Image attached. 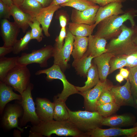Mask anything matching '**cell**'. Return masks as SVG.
<instances>
[{"mask_svg": "<svg viewBox=\"0 0 137 137\" xmlns=\"http://www.w3.org/2000/svg\"><path fill=\"white\" fill-rule=\"evenodd\" d=\"M66 34L65 27L61 28L59 36L55 40L56 43L54 47L55 49L59 50L63 47Z\"/></svg>", "mask_w": 137, "mask_h": 137, "instance_id": "38", "label": "cell"}, {"mask_svg": "<svg viewBox=\"0 0 137 137\" xmlns=\"http://www.w3.org/2000/svg\"><path fill=\"white\" fill-rule=\"evenodd\" d=\"M129 74L128 79L131 84V90L135 102L137 99V66L129 68Z\"/></svg>", "mask_w": 137, "mask_h": 137, "instance_id": "36", "label": "cell"}, {"mask_svg": "<svg viewBox=\"0 0 137 137\" xmlns=\"http://www.w3.org/2000/svg\"><path fill=\"white\" fill-rule=\"evenodd\" d=\"M39 2L43 7H47L50 5L53 0H36Z\"/></svg>", "mask_w": 137, "mask_h": 137, "instance_id": "46", "label": "cell"}, {"mask_svg": "<svg viewBox=\"0 0 137 137\" xmlns=\"http://www.w3.org/2000/svg\"><path fill=\"white\" fill-rule=\"evenodd\" d=\"M137 15V9H128L123 14L114 15L101 21L98 25L97 30L94 35L106 40L116 37L120 33L121 28L127 20L131 23L132 27L135 25L134 18Z\"/></svg>", "mask_w": 137, "mask_h": 137, "instance_id": "2", "label": "cell"}, {"mask_svg": "<svg viewBox=\"0 0 137 137\" xmlns=\"http://www.w3.org/2000/svg\"><path fill=\"white\" fill-rule=\"evenodd\" d=\"M70 1V0H53L50 5H60L62 4L68 2Z\"/></svg>", "mask_w": 137, "mask_h": 137, "instance_id": "47", "label": "cell"}, {"mask_svg": "<svg viewBox=\"0 0 137 137\" xmlns=\"http://www.w3.org/2000/svg\"><path fill=\"white\" fill-rule=\"evenodd\" d=\"M36 112L40 121L54 119V104L45 98L37 97L35 100Z\"/></svg>", "mask_w": 137, "mask_h": 137, "instance_id": "16", "label": "cell"}, {"mask_svg": "<svg viewBox=\"0 0 137 137\" xmlns=\"http://www.w3.org/2000/svg\"><path fill=\"white\" fill-rule=\"evenodd\" d=\"M114 56L111 53L106 52L94 58V63L97 67L100 81L101 82L107 80L110 68V61Z\"/></svg>", "mask_w": 137, "mask_h": 137, "instance_id": "20", "label": "cell"}, {"mask_svg": "<svg viewBox=\"0 0 137 137\" xmlns=\"http://www.w3.org/2000/svg\"><path fill=\"white\" fill-rule=\"evenodd\" d=\"M110 90L114 98L115 103L120 107H134L135 105H136L132 93L131 84L128 79L123 85L113 86Z\"/></svg>", "mask_w": 137, "mask_h": 137, "instance_id": "12", "label": "cell"}, {"mask_svg": "<svg viewBox=\"0 0 137 137\" xmlns=\"http://www.w3.org/2000/svg\"><path fill=\"white\" fill-rule=\"evenodd\" d=\"M20 28L14 22L7 19H2L1 22L0 33L6 47H12L18 40L17 38Z\"/></svg>", "mask_w": 137, "mask_h": 137, "instance_id": "14", "label": "cell"}, {"mask_svg": "<svg viewBox=\"0 0 137 137\" xmlns=\"http://www.w3.org/2000/svg\"><path fill=\"white\" fill-rule=\"evenodd\" d=\"M87 37L74 36L73 49L71 55L74 60L82 58L86 52L88 45Z\"/></svg>", "mask_w": 137, "mask_h": 137, "instance_id": "24", "label": "cell"}, {"mask_svg": "<svg viewBox=\"0 0 137 137\" xmlns=\"http://www.w3.org/2000/svg\"><path fill=\"white\" fill-rule=\"evenodd\" d=\"M87 80L85 82L84 85L82 87L75 86L79 91L83 92L89 90L96 85L100 81L97 67L94 63L89 70L87 76Z\"/></svg>", "mask_w": 137, "mask_h": 137, "instance_id": "27", "label": "cell"}, {"mask_svg": "<svg viewBox=\"0 0 137 137\" xmlns=\"http://www.w3.org/2000/svg\"><path fill=\"white\" fill-rule=\"evenodd\" d=\"M9 7L5 4L1 0H0V18L1 19H10L11 16Z\"/></svg>", "mask_w": 137, "mask_h": 137, "instance_id": "39", "label": "cell"}, {"mask_svg": "<svg viewBox=\"0 0 137 137\" xmlns=\"http://www.w3.org/2000/svg\"><path fill=\"white\" fill-rule=\"evenodd\" d=\"M135 102H136V106H137V99L136 100ZM134 127L137 126V122L134 124Z\"/></svg>", "mask_w": 137, "mask_h": 137, "instance_id": "51", "label": "cell"}, {"mask_svg": "<svg viewBox=\"0 0 137 137\" xmlns=\"http://www.w3.org/2000/svg\"><path fill=\"white\" fill-rule=\"evenodd\" d=\"M121 31L117 37L111 39L106 46L107 52L114 56L128 55L137 51L132 39L133 28L123 24Z\"/></svg>", "mask_w": 137, "mask_h": 137, "instance_id": "3", "label": "cell"}, {"mask_svg": "<svg viewBox=\"0 0 137 137\" xmlns=\"http://www.w3.org/2000/svg\"><path fill=\"white\" fill-rule=\"evenodd\" d=\"M54 52V47L48 45L39 49L33 50L29 53H22L17 60L18 65L27 66L32 63L38 64L41 67L47 65V61L53 57Z\"/></svg>", "mask_w": 137, "mask_h": 137, "instance_id": "8", "label": "cell"}, {"mask_svg": "<svg viewBox=\"0 0 137 137\" xmlns=\"http://www.w3.org/2000/svg\"><path fill=\"white\" fill-rule=\"evenodd\" d=\"M74 36L69 31L62 48L59 50L54 49V64L59 65L62 71L65 70L68 67V62L73 49Z\"/></svg>", "mask_w": 137, "mask_h": 137, "instance_id": "11", "label": "cell"}, {"mask_svg": "<svg viewBox=\"0 0 137 137\" xmlns=\"http://www.w3.org/2000/svg\"><path fill=\"white\" fill-rule=\"evenodd\" d=\"M113 86L107 80L103 82L99 81L93 88L85 91H79L78 94L84 98L85 110L96 111L97 102L100 95L104 91L111 89Z\"/></svg>", "mask_w": 137, "mask_h": 137, "instance_id": "10", "label": "cell"}, {"mask_svg": "<svg viewBox=\"0 0 137 137\" xmlns=\"http://www.w3.org/2000/svg\"><path fill=\"white\" fill-rule=\"evenodd\" d=\"M31 40L30 30L27 31L24 36L19 40H17L12 46V53L18 55L21 52L28 48V44Z\"/></svg>", "mask_w": 137, "mask_h": 137, "instance_id": "31", "label": "cell"}, {"mask_svg": "<svg viewBox=\"0 0 137 137\" xmlns=\"http://www.w3.org/2000/svg\"><path fill=\"white\" fill-rule=\"evenodd\" d=\"M40 23L35 18L29 23V26L31 28L30 30L31 40L35 39L38 42L42 40L44 37L42 33L43 29L40 26Z\"/></svg>", "mask_w": 137, "mask_h": 137, "instance_id": "34", "label": "cell"}, {"mask_svg": "<svg viewBox=\"0 0 137 137\" xmlns=\"http://www.w3.org/2000/svg\"><path fill=\"white\" fill-rule=\"evenodd\" d=\"M14 4L19 7L24 0H12Z\"/></svg>", "mask_w": 137, "mask_h": 137, "instance_id": "50", "label": "cell"}, {"mask_svg": "<svg viewBox=\"0 0 137 137\" xmlns=\"http://www.w3.org/2000/svg\"><path fill=\"white\" fill-rule=\"evenodd\" d=\"M61 7L60 5H50L43 8L35 17L42 25L44 34L47 37L50 36L48 30L54 14Z\"/></svg>", "mask_w": 137, "mask_h": 137, "instance_id": "18", "label": "cell"}, {"mask_svg": "<svg viewBox=\"0 0 137 137\" xmlns=\"http://www.w3.org/2000/svg\"><path fill=\"white\" fill-rule=\"evenodd\" d=\"M33 85L30 83L27 89L21 95L22 98L20 102L22 107L23 113L20 119L19 126H25L30 122L32 125L38 124L40 121L36 113L35 103L31 94Z\"/></svg>", "mask_w": 137, "mask_h": 137, "instance_id": "7", "label": "cell"}, {"mask_svg": "<svg viewBox=\"0 0 137 137\" xmlns=\"http://www.w3.org/2000/svg\"><path fill=\"white\" fill-rule=\"evenodd\" d=\"M95 4H98L100 7H103L112 2H118L123 3L127 0H88Z\"/></svg>", "mask_w": 137, "mask_h": 137, "instance_id": "41", "label": "cell"}, {"mask_svg": "<svg viewBox=\"0 0 137 137\" xmlns=\"http://www.w3.org/2000/svg\"><path fill=\"white\" fill-rule=\"evenodd\" d=\"M126 67L132 68L137 66V51L126 55Z\"/></svg>", "mask_w": 137, "mask_h": 137, "instance_id": "40", "label": "cell"}, {"mask_svg": "<svg viewBox=\"0 0 137 137\" xmlns=\"http://www.w3.org/2000/svg\"><path fill=\"white\" fill-rule=\"evenodd\" d=\"M13 89L4 82L0 81V112L2 115L5 107L9 102L15 100H21L22 96L14 92Z\"/></svg>", "mask_w": 137, "mask_h": 137, "instance_id": "21", "label": "cell"}, {"mask_svg": "<svg viewBox=\"0 0 137 137\" xmlns=\"http://www.w3.org/2000/svg\"><path fill=\"white\" fill-rule=\"evenodd\" d=\"M3 113L2 123L5 129L9 130L16 128L22 132L24 131L23 129L19 126L18 122L19 118L21 117L23 113L20 102L8 105Z\"/></svg>", "mask_w": 137, "mask_h": 137, "instance_id": "9", "label": "cell"}, {"mask_svg": "<svg viewBox=\"0 0 137 137\" xmlns=\"http://www.w3.org/2000/svg\"><path fill=\"white\" fill-rule=\"evenodd\" d=\"M93 58L91 56H88L85 53L81 58L74 60L72 66L78 75L85 78L87 77L88 72L92 65V61Z\"/></svg>", "mask_w": 137, "mask_h": 137, "instance_id": "25", "label": "cell"}, {"mask_svg": "<svg viewBox=\"0 0 137 137\" xmlns=\"http://www.w3.org/2000/svg\"><path fill=\"white\" fill-rule=\"evenodd\" d=\"M123 7L122 3L118 2L100 6L95 17V25L96 26L101 21L111 16L123 14L125 12L122 9Z\"/></svg>", "mask_w": 137, "mask_h": 137, "instance_id": "17", "label": "cell"}, {"mask_svg": "<svg viewBox=\"0 0 137 137\" xmlns=\"http://www.w3.org/2000/svg\"><path fill=\"white\" fill-rule=\"evenodd\" d=\"M135 137H137V134L135 135Z\"/></svg>", "mask_w": 137, "mask_h": 137, "instance_id": "52", "label": "cell"}, {"mask_svg": "<svg viewBox=\"0 0 137 137\" xmlns=\"http://www.w3.org/2000/svg\"><path fill=\"white\" fill-rule=\"evenodd\" d=\"M42 74L46 75V79L48 81H50L55 79L61 80L63 84V89L60 93L58 94L57 95L65 101L70 95L78 94L79 91L76 89L75 86L67 80L64 74L58 65L54 64L52 66L48 68L39 70L35 73L36 75Z\"/></svg>", "mask_w": 137, "mask_h": 137, "instance_id": "6", "label": "cell"}, {"mask_svg": "<svg viewBox=\"0 0 137 137\" xmlns=\"http://www.w3.org/2000/svg\"><path fill=\"white\" fill-rule=\"evenodd\" d=\"M12 47H6L4 45L0 47V58L5 57L6 55L12 52Z\"/></svg>", "mask_w": 137, "mask_h": 137, "instance_id": "42", "label": "cell"}, {"mask_svg": "<svg viewBox=\"0 0 137 137\" xmlns=\"http://www.w3.org/2000/svg\"><path fill=\"white\" fill-rule=\"evenodd\" d=\"M96 5L88 0H70L60 5L61 7H70L77 10L82 11Z\"/></svg>", "mask_w": 137, "mask_h": 137, "instance_id": "33", "label": "cell"}, {"mask_svg": "<svg viewBox=\"0 0 137 137\" xmlns=\"http://www.w3.org/2000/svg\"><path fill=\"white\" fill-rule=\"evenodd\" d=\"M1 0L9 7H11L13 4L12 0Z\"/></svg>", "mask_w": 137, "mask_h": 137, "instance_id": "49", "label": "cell"}, {"mask_svg": "<svg viewBox=\"0 0 137 137\" xmlns=\"http://www.w3.org/2000/svg\"><path fill=\"white\" fill-rule=\"evenodd\" d=\"M115 78L116 80L120 83H121L124 79L123 77L119 73L116 75Z\"/></svg>", "mask_w": 137, "mask_h": 137, "instance_id": "48", "label": "cell"}, {"mask_svg": "<svg viewBox=\"0 0 137 137\" xmlns=\"http://www.w3.org/2000/svg\"><path fill=\"white\" fill-rule=\"evenodd\" d=\"M120 106L115 102H112L97 105L96 111L98 112L103 117L111 116L116 112Z\"/></svg>", "mask_w": 137, "mask_h": 137, "instance_id": "32", "label": "cell"}, {"mask_svg": "<svg viewBox=\"0 0 137 137\" xmlns=\"http://www.w3.org/2000/svg\"><path fill=\"white\" fill-rule=\"evenodd\" d=\"M19 56L0 58V81H3L8 73L18 65Z\"/></svg>", "mask_w": 137, "mask_h": 137, "instance_id": "29", "label": "cell"}, {"mask_svg": "<svg viewBox=\"0 0 137 137\" xmlns=\"http://www.w3.org/2000/svg\"><path fill=\"white\" fill-rule=\"evenodd\" d=\"M99 7L96 5L82 11L73 9L71 18L72 22L90 25L94 24L96 14Z\"/></svg>", "mask_w": 137, "mask_h": 137, "instance_id": "15", "label": "cell"}, {"mask_svg": "<svg viewBox=\"0 0 137 137\" xmlns=\"http://www.w3.org/2000/svg\"><path fill=\"white\" fill-rule=\"evenodd\" d=\"M19 7L33 18H35L43 8L41 4L36 0H24Z\"/></svg>", "mask_w": 137, "mask_h": 137, "instance_id": "30", "label": "cell"}, {"mask_svg": "<svg viewBox=\"0 0 137 137\" xmlns=\"http://www.w3.org/2000/svg\"><path fill=\"white\" fill-rule=\"evenodd\" d=\"M67 108L69 115L68 120L81 131L85 133L101 126L103 117L97 112L73 111L67 107Z\"/></svg>", "mask_w": 137, "mask_h": 137, "instance_id": "4", "label": "cell"}, {"mask_svg": "<svg viewBox=\"0 0 137 137\" xmlns=\"http://www.w3.org/2000/svg\"><path fill=\"white\" fill-rule=\"evenodd\" d=\"M53 100L54 105V119L58 121L68 120L69 115L65 101L57 95L54 97Z\"/></svg>", "mask_w": 137, "mask_h": 137, "instance_id": "26", "label": "cell"}, {"mask_svg": "<svg viewBox=\"0 0 137 137\" xmlns=\"http://www.w3.org/2000/svg\"><path fill=\"white\" fill-rule=\"evenodd\" d=\"M96 26L95 24L92 25L70 23L68 25L69 31L74 36L87 37L91 35Z\"/></svg>", "mask_w": 137, "mask_h": 137, "instance_id": "28", "label": "cell"}, {"mask_svg": "<svg viewBox=\"0 0 137 137\" xmlns=\"http://www.w3.org/2000/svg\"><path fill=\"white\" fill-rule=\"evenodd\" d=\"M126 55L114 56L111 59L110 61V68L109 74L117 69L126 66Z\"/></svg>", "mask_w": 137, "mask_h": 137, "instance_id": "35", "label": "cell"}, {"mask_svg": "<svg viewBox=\"0 0 137 137\" xmlns=\"http://www.w3.org/2000/svg\"><path fill=\"white\" fill-rule=\"evenodd\" d=\"M53 134L60 136L86 137L85 133L80 131L69 120L58 121L54 119L41 121L37 124L32 125L29 136L50 137Z\"/></svg>", "mask_w": 137, "mask_h": 137, "instance_id": "1", "label": "cell"}, {"mask_svg": "<svg viewBox=\"0 0 137 137\" xmlns=\"http://www.w3.org/2000/svg\"><path fill=\"white\" fill-rule=\"evenodd\" d=\"M110 89L106 90L101 93L97 101V106L110 102H115Z\"/></svg>", "mask_w": 137, "mask_h": 137, "instance_id": "37", "label": "cell"}, {"mask_svg": "<svg viewBox=\"0 0 137 137\" xmlns=\"http://www.w3.org/2000/svg\"><path fill=\"white\" fill-rule=\"evenodd\" d=\"M10 10L11 15L14 19V22L22 32L25 33L29 27V23L34 18L14 4L10 7Z\"/></svg>", "mask_w": 137, "mask_h": 137, "instance_id": "22", "label": "cell"}, {"mask_svg": "<svg viewBox=\"0 0 137 137\" xmlns=\"http://www.w3.org/2000/svg\"><path fill=\"white\" fill-rule=\"evenodd\" d=\"M131 1H134V0H131Z\"/></svg>", "mask_w": 137, "mask_h": 137, "instance_id": "53", "label": "cell"}, {"mask_svg": "<svg viewBox=\"0 0 137 137\" xmlns=\"http://www.w3.org/2000/svg\"><path fill=\"white\" fill-rule=\"evenodd\" d=\"M85 133L87 137H110L125 136L128 137H135L137 134V126L127 129L117 127L103 129L98 127Z\"/></svg>", "mask_w": 137, "mask_h": 137, "instance_id": "13", "label": "cell"}, {"mask_svg": "<svg viewBox=\"0 0 137 137\" xmlns=\"http://www.w3.org/2000/svg\"><path fill=\"white\" fill-rule=\"evenodd\" d=\"M119 73L124 78L127 80L129 74L128 70L123 67L120 68Z\"/></svg>", "mask_w": 137, "mask_h": 137, "instance_id": "43", "label": "cell"}, {"mask_svg": "<svg viewBox=\"0 0 137 137\" xmlns=\"http://www.w3.org/2000/svg\"><path fill=\"white\" fill-rule=\"evenodd\" d=\"M60 26L61 28L65 27L67 23V19L63 15H60L59 18Z\"/></svg>", "mask_w": 137, "mask_h": 137, "instance_id": "45", "label": "cell"}, {"mask_svg": "<svg viewBox=\"0 0 137 137\" xmlns=\"http://www.w3.org/2000/svg\"><path fill=\"white\" fill-rule=\"evenodd\" d=\"M27 66L18 65L8 73L2 82L22 95L30 83V73Z\"/></svg>", "mask_w": 137, "mask_h": 137, "instance_id": "5", "label": "cell"}, {"mask_svg": "<svg viewBox=\"0 0 137 137\" xmlns=\"http://www.w3.org/2000/svg\"><path fill=\"white\" fill-rule=\"evenodd\" d=\"M132 27V26H131ZM133 28L132 39L133 42L137 47V26L132 27Z\"/></svg>", "mask_w": 137, "mask_h": 137, "instance_id": "44", "label": "cell"}, {"mask_svg": "<svg viewBox=\"0 0 137 137\" xmlns=\"http://www.w3.org/2000/svg\"><path fill=\"white\" fill-rule=\"evenodd\" d=\"M134 118L128 115L110 116L103 117L101 125L115 128L132 125Z\"/></svg>", "mask_w": 137, "mask_h": 137, "instance_id": "23", "label": "cell"}, {"mask_svg": "<svg viewBox=\"0 0 137 137\" xmlns=\"http://www.w3.org/2000/svg\"><path fill=\"white\" fill-rule=\"evenodd\" d=\"M88 37V47L85 53L87 55H91L94 58L107 52L106 39L92 35Z\"/></svg>", "mask_w": 137, "mask_h": 137, "instance_id": "19", "label": "cell"}]
</instances>
